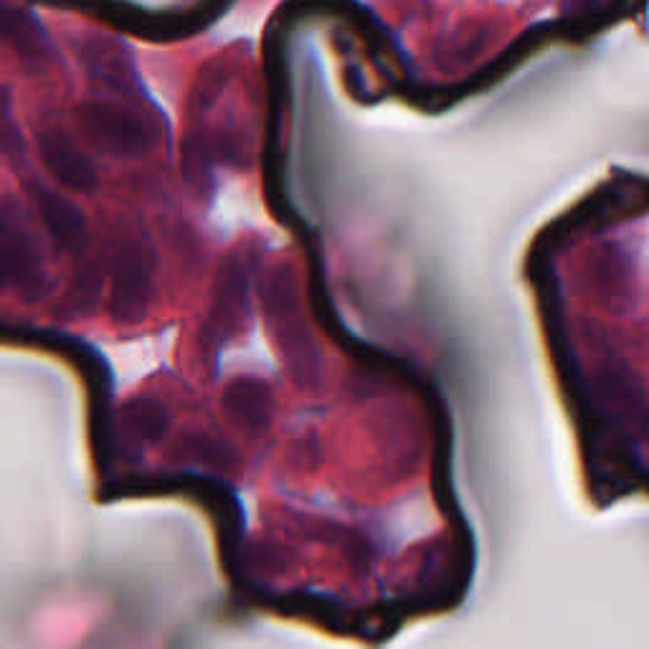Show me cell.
<instances>
[{"instance_id": "6da1fadb", "label": "cell", "mask_w": 649, "mask_h": 649, "mask_svg": "<svg viewBox=\"0 0 649 649\" xmlns=\"http://www.w3.org/2000/svg\"><path fill=\"white\" fill-rule=\"evenodd\" d=\"M49 289V266L26 211L11 196L0 198V295L38 302Z\"/></svg>"}, {"instance_id": "7a4b0ae2", "label": "cell", "mask_w": 649, "mask_h": 649, "mask_svg": "<svg viewBox=\"0 0 649 649\" xmlns=\"http://www.w3.org/2000/svg\"><path fill=\"white\" fill-rule=\"evenodd\" d=\"M137 102H107L91 99L74 110L82 140L112 158L140 160L160 145V127Z\"/></svg>"}, {"instance_id": "3957f363", "label": "cell", "mask_w": 649, "mask_h": 649, "mask_svg": "<svg viewBox=\"0 0 649 649\" xmlns=\"http://www.w3.org/2000/svg\"><path fill=\"white\" fill-rule=\"evenodd\" d=\"M158 257L142 239H125L110 259V292L107 310L114 323L137 325L148 317L155 300Z\"/></svg>"}, {"instance_id": "277c9868", "label": "cell", "mask_w": 649, "mask_h": 649, "mask_svg": "<svg viewBox=\"0 0 649 649\" xmlns=\"http://www.w3.org/2000/svg\"><path fill=\"white\" fill-rule=\"evenodd\" d=\"M36 148L43 167L61 188L79 196L95 194L99 186V173L95 163H91L89 152L84 150V142L72 129L57 125V122H46L36 135Z\"/></svg>"}, {"instance_id": "5b68a950", "label": "cell", "mask_w": 649, "mask_h": 649, "mask_svg": "<svg viewBox=\"0 0 649 649\" xmlns=\"http://www.w3.org/2000/svg\"><path fill=\"white\" fill-rule=\"evenodd\" d=\"M28 196L53 244L66 254H79L87 241V216L79 205L41 180H28Z\"/></svg>"}, {"instance_id": "8992f818", "label": "cell", "mask_w": 649, "mask_h": 649, "mask_svg": "<svg viewBox=\"0 0 649 649\" xmlns=\"http://www.w3.org/2000/svg\"><path fill=\"white\" fill-rule=\"evenodd\" d=\"M221 8H203L198 5L194 11H183L178 15H150V13H140L137 8H104V11H99V15H104L107 23H112V26H117L122 30H127V34H135V36H148V38H178V36H188L194 34L203 26L205 21H209V15L219 13Z\"/></svg>"}, {"instance_id": "52a82bcc", "label": "cell", "mask_w": 649, "mask_h": 649, "mask_svg": "<svg viewBox=\"0 0 649 649\" xmlns=\"http://www.w3.org/2000/svg\"><path fill=\"white\" fill-rule=\"evenodd\" d=\"M0 43L34 64L51 59L49 36L28 8L0 3Z\"/></svg>"}, {"instance_id": "ba28073f", "label": "cell", "mask_w": 649, "mask_h": 649, "mask_svg": "<svg viewBox=\"0 0 649 649\" xmlns=\"http://www.w3.org/2000/svg\"><path fill=\"white\" fill-rule=\"evenodd\" d=\"M84 64H87V72L95 76L97 84H102L114 95H129L135 89L133 66H129L125 53L107 38H89V43L84 46Z\"/></svg>"}, {"instance_id": "9c48e42d", "label": "cell", "mask_w": 649, "mask_h": 649, "mask_svg": "<svg viewBox=\"0 0 649 649\" xmlns=\"http://www.w3.org/2000/svg\"><path fill=\"white\" fill-rule=\"evenodd\" d=\"M171 422L167 407L155 396H137L122 409V432L135 445H152L163 437Z\"/></svg>"}, {"instance_id": "30bf717a", "label": "cell", "mask_w": 649, "mask_h": 649, "mask_svg": "<svg viewBox=\"0 0 649 649\" xmlns=\"http://www.w3.org/2000/svg\"><path fill=\"white\" fill-rule=\"evenodd\" d=\"M21 127L13 114L11 91L0 87V158L15 155L21 150Z\"/></svg>"}]
</instances>
